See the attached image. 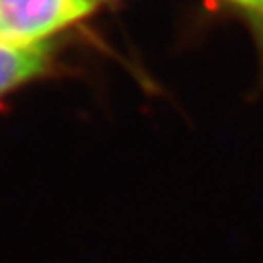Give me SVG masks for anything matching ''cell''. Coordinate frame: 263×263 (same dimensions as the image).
I'll use <instances>...</instances> for the list:
<instances>
[{"label":"cell","instance_id":"obj_1","mask_svg":"<svg viewBox=\"0 0 263 263\" xmlns=\"http://www.w3.org/2000/svg\"><path fill=\"white\" fill-rule=\"evenodd\" d=\"M96 10L90 0H0V39L24 47L51 45Z\"/></svg>","mask_w":263,"mask_h":263},{"label":"cell","instance_id":"obj_2","mask_svg":"<svg viewBox=\"0 0 263 263\" xmlns=\"http://www.w3.org/2000/svg\"><path fill=\"white\" fill-rule=\"evenodd\" d=\"M55 70L51 45L24 47L0 39V100Z\"/></svg>","mask_w":263,"mask_h":263},{"label":"cell","instance_id":"obj_3","mask_svg":"<svg viewBox=\"0 0 263 263\" xmlns=\"http://www.w3.org/2000/svg\"><path fill=\"white\" fill-rule=\"evenodd\" d=\"M234 14L252 31L255 45L259 49V55H261L263 61V0H248L242 8L236 10Z\"/></svg>","mask_w":263,"mask_h":263},{"label":"cell","instance_id":"obj_4","mask_svg":"<svg viewBox=\"0 0 263 263\" xmlns=\"http://www.w3.org/2000/svg\"><path fill=\"white\" fill-rule=\"evenodd\" d=\"M213 2H216V4H220V6H224V8H228L232 14H234L236 10L240 8L242 4H246L248 0H213Z\"/></svg>","mask_w":263,"mask_h":263},{"label":"cell","instance_id":"obj_5","mask_svg":"<svg viewBox=\"0 0 263 263\" xmlns=\"http://www.w3.org/2000/svg\"><path fill=\"white\" fill-rule=\"evenodd\" d=\"M90 2H94L96 6H100V4H111V2H119V0H90Z\"/></svg>","mask_w":263,"mask_h":263}]
</instances>
